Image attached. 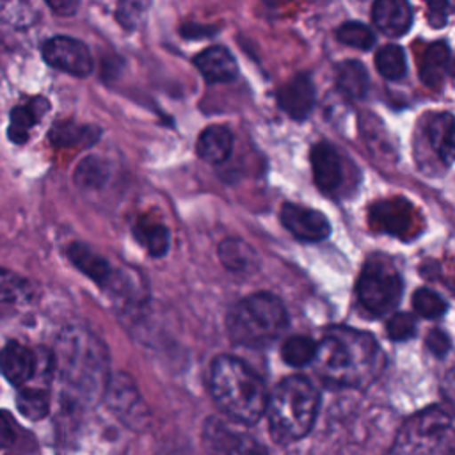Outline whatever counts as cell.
Returning <instances> with one entry per match:
<instances>
[{
	"instance_id": "6da1fadb",
	"label": "cell",
	"mask_w": 455,
	"mask_h": 455,
	"mask_svg": "<svg viewBox=\"0 0 455 455\" xmlns=\"http://www.w3.org/2000/svg\"><path fill=\"white\" fill-rule=\"evenodd\" d=\"M313 364L325 386L364 387L380 373L384 354L371 334L332 327L316 343Z\"/></svg>"
},
{
	"instance_id": "7a4b0ae2",
	"label": "cell",
	"mask_w": 455,
	"mask_h": 455,
	"mask_svg": "<svg viewBox=\"0 0 455 455\" xmlns=\"http://www.w3.org/2000/svg\"><path fill=\"white\" fill-rule=\"evenodd\" d=\"M210 389L219 409L235 423L252 425L265 414L268 400L265 382L236 357L219 355L213 359Z\"/></svg>"
},
{
	"instance_id": "3957f363",
	"label": "cell",
	"mask_w": 455,
	"mask_h": 455,
	"mask_svg": "<svg viewBox=\"0 0 455 455\" xmlns=\"http://www.w3.org/2000/svg\"><path fill=\"white\" fill-rule=\"evenodd\" d=\"M320 405L315 384L302 375L283 379L267 400L268 430L275 443L290 444L302 439L313 427Z\"/></svg>"
},
{
	"instance_id": "277c9868",
	"label": "cell",
	"mask_w": 455,
	"mask_h": 455,
	"mask_svg": "<svg viewBox=\"0 0 455 455\" xmlns=\"http://www.w3.org/2000/svg\"><path fill=\"white\" fill-rule=\"evenodd\" d=\"M226 325L233 343L261 348L284 332L288 313L275 295L259 291L236 302L226 316Z\"/></svg>"
},
{
	"instance_id": "5b68a950",
	"label": "cell",
	"mask_w": 455,
	"mask_h": 455,
	"mask_svg": "<svg viewBox=\"0 0 455 455\" xmlns=\"http://www.w3.org/2000/svg\"><path fill=\"white\" fill-rule=\"evenodd\" d=\"M451 416L432 405L405 419L386 455H453Z\"/></svg>"
},
{
	"instance_id": "8992f818",
	"label": "cell",
	"mask_w": 455,
	"mask_h": 455,
	"mask_svg": "<svg viewBox=\"0 0 455 455\" xmlns=\"http://www.w3.org/2000/svg\"><path fill=\"white\" fill-rule=\"evenodd\" d=\"M402 277L382 261H368L357 279L359 302L375 316L395 311L402 297Z\"/></svg>"
},
{
	"instance_id": "52a82bcc",
	"label": "cell",
	"mask_w": 455,
	"mask_h": 455,
	"mask_svg": "<svg viewBox=\"0 0 455 455\" xmlns=\"http://www.w3.org/2000/svg\"><path fill=\"white\" fill-rule=\"evenodd\" d=\"M203 446L206 455H268L256 437L217 416L203 425Z\"/></svg>"
},
{
	"instance_id": "ba28073f",
	"label": "cell",
	"mask_w": 455,
	"mask_h": 455,
	"mask_svg": "<svg viewBox=\"0 0 455 455\" xmlns=\"http://www.w3.org/2000/svg\"><path fill=\"white\" fill-rule=\"evenodd\" d=\"M41 53L50 66L69 75L87 76L92 71V57L89 53V48L75 37H50L43 43Z\"/></svg>"
},
{
	"instance_id": "9c48e42d",
	"label": "cell",
	"mask_w": 455,
	"mask_h": 455,
	"mask_svg": "<svg viewBox=\"0 0 455 455\" xmlns=\"http://www.w3.org/2000/svg\"><path fill=\"white\" fill-rule=\"evenodd\" d=\"M281 222L302 242H320L331 233V224L323 213L293 203L281 206Z\"/></svg>"
},
{
	"instance_id": "30bf717a",
	"label": "cell",
	"mask_w": 455,
	"mask_h": 455,
	"mask_svg": "<svg viewBox=\"0 0 455 455\" xmlns=\"http://www.w3.org/2000/svg\"><path fill=\"white\" fill-rule=\"evenodd\" d=\"M108 405L132 428H142L148 421L144 402L126 375H117L108 386Z\"/></svg>"
},
{
	"instance_id": "8fae6325",
	"label": "cell",
	"mask_w": 455,
	"mask_h": 455,
	"mask_svg": "<svg viewBox=\"0 0 455 455\" xmlns=\"http://www.w3.org/2000/svg\"><path fill=\"white\" fill-rule=\"evenodd\" d=\"M277 103L291 119H306L315 105V87L309 75L297 73L283 84L277 91Z\"/></svg>"
},
{
	"instance_id": "7c38bea8",
	"label": "cell",
	"mask_w": 455,
	"mask_h": 455,
	"mask_svg": "<svg viewBox=\"0 0 455 455\" xmlns=\"http://www.w3.org/2000/svg\"><path fill=\"white\" fill-rule=\"evenodd\" d=\"M311 167L316 187L322 192H334L343 181L341 155L329 142H318L311 148Z\"/></svg>"
},
{
	"instance_id": "4fadbf2b",
	"label": "cell",
	"mask_w": 455,
	"mask_h": 455,
	"mask_svg": "<svg viewBox=\"0 0 455 455\" xmlns=\"http://www.w3.org/2000/svg\"><path fill=\"white\" fill-rule=\"evenodd\" d=\"M371 20L386 36L398 37L409 30L412 11L403 0H379L371 7Z\"/></svg>"
},
{
	"instance_id": "5bb4252c",
	"label": "cell",
	"mask_w": 455,
	"mask_h": 455,
	"mask_svg": "<svg viewBox=\"0 0 455 455\" xmlns=\"http://www.w3.org/2000/svg\"><path fill=\"white\" fill-rule=\"evenodd\" d=\"M194 64L206 82H229L238 75L235 57L224 46H208L194 57Z\"/></svg>"
},
{
	"instance_id": "9a60e30c",
	"label": "cell",
	"mask_w": 455,
	"mask_h": 455,
	"mask_svg": "<svg viewBox=\"0 0 455 455\" xmlns=\"http://www.w3.org/2000/svg\"><path fill=\"white\" fill-rule=\"evenodd\" d=\"M36 370V359L34 354L18 341H9L0 350V371L4 377L14 384L21 386L25 384Z\"/></svg>"
},
{
	"instance_id": "2e32d148",
	"label": "cell",
	"mask_w": 455,
	"mask_h": 455,
	"mask_svg": "<svg viewBox=\"0 0 455 455\" xmlns=\"http://www.w3.org/2000/svg\"><path fill=\"white\" fill-rule=\"evenodd\" d=\"M425 137L435 156L444 165H450L453 162V116L450 112L430 116L425 126Z\"/></svg>"
},
{
	"instance_id": "e0dca14e",
	"label": "cell",
	"mask_w": 455,
	"mask_h": 455,
	"mask_svg": "<svg viewBox=\"0 0 455 455\" xmlns=\"http://www.w3.org/2000/svg\"><path fill=\"white\" fill-rule=\"evenodd\" d=\"M451 71L450 48L444 41L428 44L419 62V78L428 87H443L444 78Z\"/></svg>"
},
{
	"instance_id": "ac0fdd59",
	"label": "cell",
	"mask_w": 455,
	"mask_h": 455,
	"mask_svg": "<svg viewBox=\"0 0 455 455\" xmlns=\"http://www.w3.org/2000/svg\"><path fill=\"white\" fill-rule=\"evenodd\" d=\"M219 259L233 274H252L259 267L258 252L242 238H226L219 245Z\"/></svg>"
},
{
	"instance_id": "d6986e66",
	"label": "cell",
	"mask_w": 455,
	"mask_h": 455,
	"mask_svg": "<svg viewBox=\"0 0 455 455\" xmlns=\"http://www.w3.org/2000/svg\"><path fill=\"white\" fill-rule=\"evenodd\" d=\"M48 108L50 105L44 98H32L28 103L14 107L11 110V119H9V130H7L9 139L14 144H25L32 126L39 123V119Z\"/></svg>"
},
{
	"instance_id": "ffe728a7",
	"label": "cell",
	"mask_w": 455,
	"mask_h": 455,
	"mask_svg": "<svg viewBox=\"0 0 455 455\" xmlns=\"http://www.w3.org/2000/svg\"><path fill=\"white\" fill-rule=\"evenodd\" d=\"M233 151V133L228 126L213 124L201 132L197 139V153L210 164H222Z\"/></svg>"
},
{
	"instance_id": "44dd1931",
	"label": "cell",
	"mask_w": 455,
	"mask_h": 455,
	"mask_svg": "<svg viewBox=\"0 0 455 455\" xmlns=\"http://www.w3.org/2000/svg\"><path fill=\"white\" fill-rule=\"evenodd\" d=\"M68 256L76 268H80L85 275H89L98 284L105 286L112 279V268L107 263V259H103L100 254L92 252L87 245L78 243V242L71 243L68 247Z\"/></svg>"
},
{
	"instance_id": "7402d4cb",
	"label": "cell",
	"mask_w": 455,
	"mask_h": 455,
	"mask_svg": "<svg viewBox=\"0 0 455 455\" xmlns=\"http://www.w3.org/2000/svg\"><path fill=\"white\" fill-rule=\"evenodd\" d=\"M336 84L345 96L361 100L368 92L370 78L366 68L359 60H343L336 68Z\"/></svg>"
},
{
	"instance_id": "603a6c76",
	"label": "cell",
	"mask_w": 455,
	"mask_h": 455,
	"mask_svg": "<svg viewBox=\"0 0 455 455\" xmlns=\"http://www.w3.org/2000/svg\"><path fill=\"white\" fill-rule=\"evenodd\" d=\"M135 236L151 256H164L169 249V231L160 222L140 219L135 224Z\"/></svg>"
},
{
	"instance_id": "cb8c5ba5",
	"label": "cell",
	"mask_w": 455,
	"mask_h": 455,
	"mask_svg": "<svg viewBox=\"0 0 455 455\" xmlns=\"http://www.w3.org/2000/svg\"><path fill=\"white\" fill-rule=\"evenodd\" d=\"M316 354V343L309 336H290L283 341L281 355L283 361L290 366L300 368L313 363Z\"/></svg>"
},
{
	"instance_id": "d4e9b609",
	"label": "cell",
	"mask_w": 455,
	"mask_h": 455,
	"mask_svg": "<svg viewBox=\"0 0 455 455\" xmlns=\"http://www.w3.org/2000/svg\"><path fill=\"white\" fill-rule=\"evenodd\" d=\"M377 71L387 80H400L407 71L405 52L396 44L382 46L375 55Z\"/></svg>"
},
{
	"instance_id": "484cf974",
	"label": "cell",
	"mask_w": 455,
	"mask_h": 455,
	"mask_svg": "<svg viewBox=\"0 0 455 455\" xmlns=\"http://www.w3.org/2000/svg\"><path fill=\"white\" fill-rule=\"evenodd\" d=\"M100 132L94 126H80L75 123H59L50 132V139L57 146H78L92 144L98 139Z\"/></svg>"
},
{
	"instance_id": "4316f807",
	"label": "cell",
	"mask_w": 455,
	"mask_h": 455,
	"mask_svg": "<svg viewBox=\"0 0 455 455\" xmlns=\"http://www.w3.org/2000/svg\"><path fill=\"white\" fill-rule=\"evenodd\" d=\"M16 405L18 411L32 421L43 419L48 411H50V398L44 389H36V387H25L18 393L16 396Z\"/></svg>"
},
{
	"instance_id": "83f0119b",
	"label": "cell",
	"mask_w": 455,
	"mask_h": 455,
	"mask_svg": "<svg viewBox=\"0 0 455 455\" xmlns=\"http://www.w3.org/2000/svg\"><path fill=\"white\" fill-rule=\"evenodd\" d=\"M107 178L108 165L96 156L84 158L75 171V181L84 188H98L107 181Z\"/></svg>"
},
{
	"instance_id": "f1b7e54d",
	"label": "cell",
	"mask_w": 455,
	"mask_h": 455,
	"mask_svg": "<svg viewBox=\"0 0 455 455\" xmlns=\"http://www.w3.org/2000/svg\"><path fill=\"white\" fill-rule=\"evenodd\" d=\"M336 37L347 44L359 50H370L375 43V34L371 28L361 21H347L338 27Z\"/></svg>"
},
{
	"instance_id": "f546056e",
	"label": "cell",
	"mask_w": 455,
	"mask_h": 455,
	"mask_svg": "<svg viewBox=\"0 0 455 455\" xmlns=\"http://www.w3.org/2000/svg\"><path fill=\"white\" fill-rule=\"evenodd\" d=\"M412 307L425 318H439L448 309V304L435 290L418 288L412 295Z\"/></svg>"
},
{
	"instance_id": "4dcf8cb0",
	"label": "cell",
	"mask_w": 455,
	"mask_h": 455,
	"mask_svg": "<svg viewBox=\"0 0 455 455\" xmlns=\"http://www.w3.org/2000/svg\"><path fill=\"white\" fill-rule=\"evenodd\" d=\"M28 284L11 270L0 268V302H18L27 295Z\"/></svg>"
},
{
	"instance_id": "1f68e13d",
	"label": "cell",
	"mask_w": 455,
	"mask_h": 455,
	"mask_svg": "<svg viewBox=\"0 0 455 455\" xmlns=\"http://www.w3.org/2000/svg\"><path fill=\"white\" fill-rule=\"evenodd\" d=\"M416 334V322L411 313H393L387 320V336L393 341H405Z\"/></svg>"
},
{
	"instance_id": "d6a6232c",
	"label": "cell",
	"mask_w": 455,
	"mask_h": 455,
	"mask_svg": "<svg viewBox=\"0 0 455 455\" xmlns=\"http://www.w3.org/2000/svg\"><path fill=\"white\" fill-rule=\"evenodd\" d=\"M427 347L432 354H435L437 357H443L451 347L450 336L441 329H432L427 336Z\"/></svg>"
},
{
	"instance_id": "836d02e7",
	"label": "cell",
	"mask_w": 455,
	"mask_h": 455,
	"mask_svg": "<svg viewBox=\"0 0 455 455\" xmlns=\"http://www.w3.org/2000/svg\"><path fill=\"white\" fill-rule=\"evenodd\" d=\"M16 439V425L9 412L0 411V450L9 448Z\"/></svg>"
},
{
	"instance_id": "e575fe53",
	"label": "cell",
	"mask_w": 455,
	"mask_h": 455,
	"mask_svg": "<svg viewBox=\"0 0 455 455\" xmlns=\"http://www.w3.org/2000/svg\"><path fill=\"white\" fill-rule=\"evenodd\" d=\"M451 4L448 2H432L428 4V21L432 27H443L448 21Z\"/></svg>"
},
{
	"instance_id": "d590c367",
	"label": "cell",
	"mask_w": 455,
	"mask_h": 455,
	"mask_svg": "<svg viewBox=\"0 0 455 455\" xmlns=\"http://www.w3.org/2000/svg\"><path fill=\"white\" fill-rule=\"evenodd\" d=\"M181 34H183L185 37H188V39L206 37V36L215 34V27H203V25L188 23V25H183V27H181Z\"/></svg>"
},
{
	"instance_id": "8d00e7d4",
	"label": "cell",
	"mask_w": 455,
	"mask_h": 455,
	"mask_svg": "<svg viewBox=\"0 0 455 455\" xmlns=\"http://www.w3.org/2000/svg\"><path fill=\"white\" fill-rule=\"evenodd\" d=\"M48 7H52L59 14H71L78 7V4H75V2H48Z\"/></svg>"
}]
</instances>
